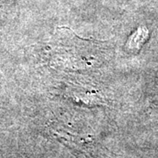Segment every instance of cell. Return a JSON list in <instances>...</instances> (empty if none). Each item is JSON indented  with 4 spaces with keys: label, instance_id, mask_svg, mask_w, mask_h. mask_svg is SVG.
I'll list each match as a JSON object with an SVG mask.
<instances>
[{
    "label": "cell",
    "instance_id": "1",
    "mask_svg": "<svg viewBox=\"0 0 158 158\" xmlns=\"http://www.w3.org/2000/svg\"><path fill=\"white\" fill-rule=\"evenodd\" d=\"M148 30L144 27H140L135 34L130 37L128 47L132 49H140L141 45L148 38Z\"/></svg>",
    "mask_w": 158,
    "mask_h": 158
}]
</instances>
